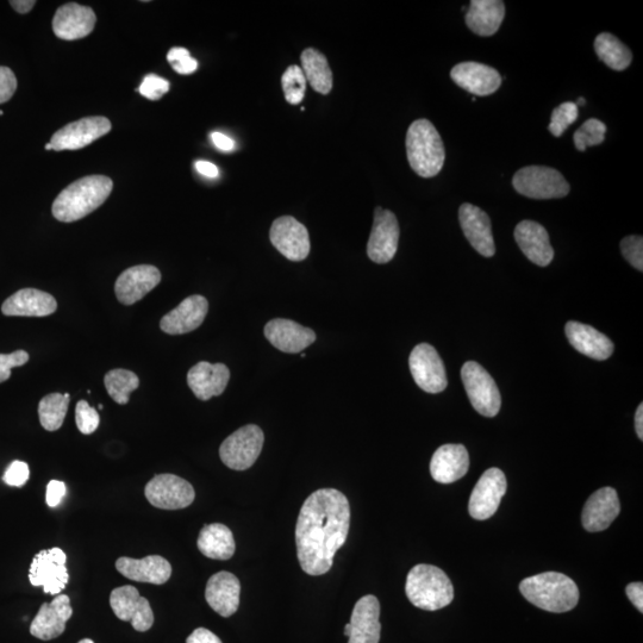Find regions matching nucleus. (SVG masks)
<instances>
[{
    "mask_svg": "<svg viewBox=\"0 0 643 643\" xmlns=\"http://www.w3.org/2000/svg\"><path fill=\"white\" fill-rule=\"evenodd\" d=\"M351 527L348 498L335 489L317 490L307 498L296 527L297 557L302 570L322 576L333 567Z\"/></svg>",
    "mask_w": 643,
    "mask_h": 643,
    "instance_id": "f257e3e1",
    "label": "nucleus"
},
{
    "mask_svg": "<svg viewBox=\"0 0 643 643\" xmlns=\"http://www.w3.org/2000/svg\"><path fill=\"white\" fill-rule=\"evenodd\" d=\"M114 189L109 177L89 176L74 181L56 197L52 212L56 220L71 223L90 215L103 205Z\"/></svg>",
    "mask_w": 643,
    "mask_h": 643,
    "instance_id": "f03ea898",
    "label": "nucleus"
},
{
    "mask_svg": "<svg viewBox=\"0 0 643 643\" xmlns=\"http://www.w3.org/2000/svg\"><path fill=\"white\" fill-rule=\"evenodd\" d=\"M520 591L528 602L549 613H567L577 607L579 590L563 573L546 572L522 580Z\"/></svg>",
    "mask_w": 643,
    "mask_h": 643,
    "instance_id": "7ed1b4c3",
    "label": "nucleus"
},
{
    "mask_svg": "<svg viewBox=\"0 0 643 643\" xmlns=\"http://www.w3.org/2000/svg\"><path fill=\"white\" fill-rule=\"evenodd\" d=\"M409 164L418 176L433 178L445 164V146L439 131L428 120H417L411 124L407 134Z\"/></svg>",
    "mask_w": 643,
    "mask_h": 643,
    "instance_id": "20e7f679",
    "label": "nucleus"
},
{
    "mask_svg": "<svg viewBox=\"0 0 643 643\" xmlns=\"http://www.w3.org/2000/svg\"><path fill=\"white\" fill-rule=\"evenodd\" d=\"M405 592L416 608L436 611L448 607L454 588L447 574L433 565H417L408 574Z\"/></svg>",
    "mask_w": 643,
    "mask_h": 643,
    "instance_id": "39448f33",
    "label": "nucleus"
},
{
    "mask_svg": "<svg viewBox=\"0 0 643 643\" xmlns=\"http://www.w3.org/2000/svg\"><path fill=\"white\" fill-rule=\"evenodd\" d=\"M513 185L522 196L533 199L564 198L571 190L563 174L546 166L521 168L514 176Z\"/></svg>",
    "mask_w": 643,
    "mask_h": 643,
    "instance_id": "423d86ee",
    "label": "nucleus"
},
{
    "mask_svg": "<svg viewBox=\"0 0 643 643\" xmlns=\"http://www.w3.org/2000/svg\"><path fill=\"white\" fill-rule=\"evenodd\" d=\"M461 379L472 407L485 417L497 416L502 407V397L490 373L478 362L468 361L461 368Z\"/></svg>",
    "mask_w": 643,
    "mask_h": 643,
    "instance_id": "0eeeda50",
    "label": "nucleus"
},
{
    "mask_svg": "<svg viewBox=\"0 0 643 643\" xmlns=\"http://www.w3.org/2000/svg\"><path fill=\"white\" fill-rule=\"evenodd\" d=\"M264 442L261 428L254 424L242 427L223 441L220 448L222 463L232 470L246 471L258 460Z\"/></svg>",
    "mask_w": 643,
    "mask_h": 643,
    "instance_id": "6e6552de",
    "label": "nucleus"
},
{
    "mask_svg": "<svg viewBox=\"0 0 643 643\" xmlns=\"http://www.w3.org/2000/svg\"><path fill=\"white\" fill-rule=\"evenodd\" d=\"M66 561L67 555L58 547L37 553L30 565V584L41 586L47 595H60L70 580Z\"/></svg>",
    "mask_w": 643,
    "mask_h": 643,
    "instance_id": "1a4fd4ad",
    "label": "nucleus"
},
{
    "mask_svg": "<svg viewBox=\"0 0 643 643\" xmlns=\"http://www.w3.org/2000/svg\"><path fill=\"white\" fill-rule=\"evenodd\" d=\"M145 495L153 507L162 510H180L190 507L196 492L185 479L174 474H158L146 485Z\"/></svg>",
    "mask_w": 643,
    "mask_h": 643,
    "instance_id": "9d476101",
    "label": "nucleus"
},
{
    "mask_svg": "<svg viewBox=\"0 0 643 643\" xmlns=\"http://www.w3.org/2000/svg\"><path fill=\"white\" fill-rule=\"evenodd\" d=\"M409 366L415 383L423 391L440 393L446 390V367L433 346L428 343L416 346L410 354Z\"/></svg>",
    "mask_w": 643,
    "mask_h": 643,
    "instance_id": "9b49d317",
    "label": "nucleus"
},
{
    "mask_svg": "<svg viewBox=\"0 0 643 643\" xmlns=\"http://www.w3.org/2000/svg\"><path fill=\"white\" fill-rule=\"evenodd\" d=\"M111 127V122L105 117L81 118L56 131L49 143L56 152L78 151L109 134Z\"/></svg>",
    "mask_w": 643,
    "mask_h": 643,
    "instance_id": "f8f14e48",
    "label": "nucleus"
},
{
    "mask_svg": "<svg viewBox=\"0 0 643 643\" xmlns=\"http://www.w3.org/2000/svg\"><path fill=\"white\" fill-rule=\"evenodd\" d=\"M507 489L505 474L499 468H490L474 486L468 503L470 515L478 521L489 520L497 513Z\"/></svg>",
    "mask_w": 643,
    "mask_h": 643,
    "instance_id": "ddd939ff",
    "label": "nucleus"
},
{
    "mask_svg": "<svg viewBox=\"0 0 643 643\" xmlns=\"http://www.w3.org/2000/svg\"><path fill=\"white\" fill-rule=\"evenodd\" d=\"M110 605L117 618L130 622L136 632L145 633L153 627L154 613L148 599L139 590L124 585L111 592Z\"/></svg>",
    "mask_w": 643,
    "mask_h": 643,
    "instance_id": "4468645a",
    "label": "nucleus"
},
{
    "mask_svg": "<svg viewBox=\"0 0 643 643\" xmlns=\"http://www.w3.org/2000/svg\"><path fill=\"white\" fill-rule=\"evenodd\" d=\"M399 242V224L397 217L390 210L383 208L374 212L373 228L367 243V255L376 264H387L397 253Z\"/></svg>",
    "mask_w": 643,
    "mask_h": 643,
    "instance_id": "2eb2a0df",
    "label": "nucleus"
},
{
    "mask_svg": "<svg viewBox=\"0 0 643 643\" xmlns=\"http://www.w3.org/2000/svg\"><path fill=\"white\" fill-rule=\"evenodd\" d=\"M270 239L274 248L286 259L303 261L310 253L308 229L291 216L279 217L271 227Z\"/></svg>",
    "mask_w": 643,
    "mask_h": 643,
    "instance_id": "dca6fc26",
    "label": "nucleus"
},
{
    "mask_svg": "<svg viewBox=\"0 0 643 643\" xmlns=\"http://www.w3.org/2000/svg\"><path fill=\"white\" fill-rule=\"evenodd\" d=\"M96 22L95 11L89 6L68 3L56 11L53 31L61 40L76 41L89 36L95 29Z\"/></svg>",
    "mask_w": 643,
    "mask_h": 643,
    "instance_id": "f3484780",
    "label": "nucleus"
},
{
    "mask_svg": "<svg viewBox=\"0 0 643 643\" xmlns=\"http://www.w3.org/2000/svg\"><path fill=\"white\" fill-rule=\"evenodd\" d=\"M160 282L161 273L155 266L130 267L117 279L116 297L124 305H133L145 298Z\"/></svg>",
    "mask_w": 643,
    "mask_h": 643,
    "instance_id": "a211bd4d",
    "label": "nucleus"
},
{
    "mask_svg": "<svg viewBox=\"0 0 643 643\" xmlns=\"http://www.w3.org/2000/svg\"><path fill=\"white\" fill-rule=\"evenodd\" d=\"M73 616L70 597L59 595L52 603H43L30 626L36 639L49 641L65 633L66 623Z\"/></svg>",
    "mask_w": 643,
    "mask_h": 643,
    "instance_id": "6ab92c4d",
    "label": "nucleus"
},
{
    "mask_svg": "<svg viewBox=\"0 0 643 643\" xmlns=\"http://www.w3.org/2000/svg\"><path fill=\"white\" fill-rule=\"evenodd\" d=\"M459 220L472 247L483 257L492 258L496 253V245L489 215L478 206L465 203L460 206Z\"/></svg>",
    "mask_w": 643,
    "mask_h": 643,
    "instance_id": "aec40b11",
    "label": "nucleus"
},
{
    "mask_svg": "<svg viewBox=\"0 0 643 643\" xmlns=\"http://www.w3.org/2000/svg\"><path fill=\"white\" fill-rule=\"evenodd\" d=\"M454 83L474 96L485 97L502 85L501 74L495 68L479 62H461L451 72Z\"/></svg>",
    "mask_w": 643,
    "mask_h": 643,
    "instance_id": "412c9836",
    "label": "nucleus"
},
{
    "mask_svg": "<svg viewBox=\"0 0 643 643\" xmlns=\"http://www.w3.org/2000/svg\"><path fill=\"white\" fill-rule=\"evenodd\" d=\"M208 310V299L199 295L191 296L161 318L160 328L170 335L191 333L202 326Z\"/></svg>",
    "mask_w": 643,
    "mask_h": 643,
    "instance_id": "4be33fe9",
    "label": "nucleus"
},
{
    "mask_svg": "<svg viewBox=\"0 0 643 643\" xmlns=\"http://www.w3.org/2000/svg\"><path fill=\"white\" fill-rule=\"evenodd\" d=\"M264 333L271 345L284 353H301L316 341L314 330L285 318L268 322Z\"/></svg>",
    "mask_w": 643,
    "mask_h": 643,
    "instance_id": "5701e85b",
    "label": "nucleus"
},
{
    "mask_svg": "<svg viewBox=\"0 0 643 643\" xmlns=\"http://www.w3.org/2000/svg\"><path fill=\"white\" fill-rule=\"evenodd\" d=\"M621 505L613 488H603L590 496L583 509V526L590 533L603 532L620 515Z\"/></svg>",
    "mask_w": 643,
    "mask_h": 643,
    "instance_id": "b1692460",
    "label": "nucleus"
},
{
    "mask_svg": "<svg viewBox=\"0 0 643 643\" xmlns=\"http://www.w3.org/2000/svg\"><path fill=\"white\" fill-rule=\"evenodd\" d=\"M241 583L233 573L214 574L206 584L205 599L211 609L222 617L233 616L240 605Z\"/></svg>",
    "mask_w": 643,
    "mask_h": 643,
    "instance_id": "393cba45",
    "label": "nucleus"
},
{
    "mask_svg": "<svg viewBox=\"0 0 643 643\" xmlns=\"http://www.w3.org/2000/svg\"><path fill=\"white\" fill-rule=\"evenodd\" d=\"M230 379L229 368L224 364L201 361L187 373V384L198 399L209 401L226 391Z\"/></svg>",
    "mask_w": 643,
    "mask_h": 643,
    "instance_id": "a878e982",
    "label": "nucleus"
},
{
    "mask_svg": "<svg viewBox=\"0 0 643 643\" xmlns=\"http://www.w3.org/2000/svg\"><path fill=\"white\" fill-rule=\"evenodd\" d=\"M380 604L376 596L368 595L355 604L351 617L348 643H379L382 624L379 622Z\"/></svg>",
    "mask_w": 643,
    "mask_h": 643,
    "instance_id": "bb28decb",
    "label": "nucleus"
},
{
    "mask_svg": "<svg viewBox=\"0 0 643 643\" xmlns=\"http://www.w3.org/2000/svg\"><path fill=\"white\" fill-rule=\"evenodd\" d=\"M116 568L122 576L137 583L162 585L172 576L171 564L160 555H148L143 559L123 557L116 561Z\"/></svg>",
    "mask_w": 643,
    "mask_h": 643,
    "instance_id": "cd10ccee",
    "label": "nucleus"
},
{
    "mask_svg": "<svg viewBox=\"0 0 643 643\" xmlns=\"http://www.w3.org/2000/svg\"><path fill=\"white\" fill-rule=\"evenodd\" d=\"M515 240L526 257L535 265L546 267L554 259V249L547 230L534 221L517 224Z\"/></svg>",
    "mask_w": 643,
    "mask_h": 643,
    "instance_id": "c85d7f7f",
    "label": "nucleus"
},
{
    "mask_svg": "<svg viewBox=\"0 0 643 643\" xmlns=\"http://www.w3.org/2000/svg\"><path fill=\"white\" fill-rule=\"evenodd\" d=\"M470 468V457L463 445H443L430 461V473L435 482L452 484L464 478Z\"/></svg>",
    "mask_w": 643,
    "mask_h": 643,
    "instance_id": "c756f323",
    "label": "nucleus"
},
{
    "mask_svg": "<svg viewBox=\"0 0 643 643\" xmlns=\"http://www.w3.org/2000/svg\"><path fill=\"white\" fill-rule=\"evenodd\" d=\"M568 341L579 353L591 359L604 361L614 353V343L607 335L579 322H568L565 327Z\"/></svg>",
    "mask_w": 643,
    "mask_h": 643,
    "instance_id": "7c9ffc66",
    "label": "nucleus"
},
{
    "mask_svg": "<svg viewBox=\"0 0 643 643\" xmlns=\"http://www.w3.org/2000/svg\"><path fill=\"white\" fill-rule=\"evenodd\" d=\"M56 309H58V303L49 293L36 289H23L6 299L2 312L5 316L46 317L54 314Z\"/></svg>",
    "mask_w": 643,
    "mask_h": 643,
    "instance_id": "2f4dec72",
    "label": "nucleus"
},
{
    "mask_svg": "<svg viewBox=\"0 0 643 643\" xmlns=\"http://www.w3.org/2000/svg\"><path fill=\"white\" fill-rule=\"evenodd\" d=\"M505 17L502 0H472L466 14V24L474 34L492 36L501 28Z\"/></svg>",
    "mask_w": 643,
    "mask_h": 643,
    "instance_id": "473e14b6",
    "label": "nucleus"
},
{
    "mask_svg": "<svg viewBox=\"0 0 643 643\" xmlns=\"http://www.w3.org/2000/svg\"><path fill=\"white\" fill-rule=\"evenodd\" d=\"M197 546L206 558L229 560L235 554V540L232 530L221 523L204 526L199 533Z\"/></svg>",
    "mask_w": 643,
    "mask_h": 643,
    "instance_id": "72a5a7b5",
    "label": "nucleus"
},
{
    "mask_svg": "<svg viewBox=\"0 0 643 643\" xmlns=\"http://www.w3.org/2000/svg\"><path fill=\"white\" fill-rule=\"evenodd\" d=\"M301 60L307 83L321 95H328L333 89V72L326 56L314 48H308L302 53Z\"/></svg>",
    "mask_w": 643,
    "mask_h": 643,
    "instance_id": "f704fd0d",
    "label": "nucleus"
},
{
    "mask_svg": "<svg viewBox=\"0 0 643 643\" xmlns=\"http://www.w3.org/2000/svg\"><path fill=\"white\" fill-rule=\"evenodd\" d=\"M598 58L614 71H624L632 64L633 54L616 36L599 34L595 41Z\"/></svg>",
    "mask_w": 643,
    "mask_h": 643,
    "instance_id": "c9c22d12",
    "label": "nucleus"
},
{
    "mask_svg": "<svg viewBox=\"0 0 643 643\" xmlns=\"http://www.w3.org/2000/svg\"><path fill=\"white\" fill-rule=\"evenodd\" d=\"M70 395L65 393H52L41 399L39 404V417L41 426L47 430V432H56L64 424L68 405H70Z\"/></svg>",
    "mask_w": 643,
    "mask_h": 643,
    "instance_id": "e433bc0d",
    "label": "nucleus"
},
{
    "mask_svg": "<svg viewBox=\"0 0 643 643\" xmlns=\"http://www.w3.org/2000/svg\"><path fill=\"white\" fill-rule=\"evenodd\" d=\"M104 384L117 404L126 405L130 401L131 392L139 389L140 379L134 372L117 368L106 373Z\"/></svg>",
    "mask_w": 643,
    "mask_h": 643,
    "instance_id": "4c0bfd02",
    "label": "nucleus"
},
{
    "mask_svg": "<svg viewBox=\"0 0 643 643\" xmlns=\"http://www.w3.org/2000/svg\"><path fill=\"white\" fill-rule=\"evenodd\" d=\"M282 86L287 103L297 105L301 103L307 91V79L302 68L292 65L284 72Z\"/></svg>",
    "mask_w": 643,
    "mask_h": 643,
    "instance_id": "58836bf2",
    "label": "nucleus"
},
{
    "mask_svg": "<svg viewBox=\"0 0 643 643\" xmlns=\"http://www.w3.org/2000/svg\"><path fill=\"white\" fill-rule=\"evenodd\" d=\"M605 133V124L596 118H590L574 133V145L579 152H585L588 147L601 145L605 140Z\"/></svg>",
    "mask_w": 643,
    "mask_h": 643,
    "instance_id": "ea45409f",
    "label": "nucleus"
},
{
    "mask_svg": "<svg viewBox=\"0 0 643 643\" xmlns=\"http://www.w3.org/2000/svg\"><path fill=\"white\" fill-rule=\"evenodd\" d=\"M579 115L578 106L576 103L567 102L558 106L553 110L551 124H549V131L555 137L563 135L568 127L577 121Z\"/></svg>",
    "mask_w": 643,
    "mask_h": 643,
    "instance_id": "a19ab883",
    "label": "nucleus"
},
{
    "mask_svg": "<svg viewBox=\"0 0 643 643\" xmlns=\"http://www.w3.org/2000/svg\"><path fill=\"white\" fill-rule=\"evenodd\" d=\"M76 423L81 434L91 435L98 429L101 417L89 403L80 401L76 407Z\"/></svg>",
    "mask_w": 643,
    "mask_h": 643,
    "instance_id": "79ce46f5",
    "label": "nucleus"
},
{
    "mask_svg": "<svg viewBox=\"0 0 643 643\" xmlns=\"http://www.w3.org/2000/svg\"><path fill=\"white\" fill-rule=\"evenodd\" d=\"M621 251L624 259L636 270L643 271V239L642 236L633 235L624 237L621 242Z\"/></svg>",
    "mask_w": 643,
    "mask_h": 643,
    "instance_id": "37998d69",
    "label": "nucleus"
},
{
    "mask_svg": "<svg viewBox=\"0 0 643 643\" xmlns=\"http://www.w3.org/2000/svg\"><path fill=\"white\" fill-rule=\"evenodd\" d=\"M167 60L173 70L183 74V76L195 73L198 68V61L193 59L190 52L185 48H172L167 54Z\"/></svg>",
    "mask_w": 643,
    "mask_h": 643,
    "instance_id": "c03bdc74",
    "label": "nucleus"
},
{
    "mask_svg": "<svg viewBox=\"0 0 643 643\" xmlns=\"http://www.w3.org/2000/svg\"><path fill=\"white\" fill-rule=\"evenodd\" d=\"M168 91H170V83L156 74H149L139 87L141 95L151 101H159Z\"/></svg>",
    "mask_w": 643,
    "mask_h": 643,
    "instance_id": "a18cd8bd",
    "label": "nucleus"
},
{
    "mask_svg": "<svg viewBox=\"0 0 643 643\" xmlns=\"http://www.w3.org/2000/svg\"><path fill=\"white\" fill-rule=\"evenodd\" d=\"M28 361L29 354L26 351L0 354V384L10 379L12 368L26 365Z\"/></svg>",
    "mask_w": 643,
    "mask_h": 643,
    "instance_id": "49530a36",
    "label": "nucleus"
},
{
    "mask_svg": "<svg viewBox=\"0 0 643 643\" xmlns=\"http://www.w3.org/2000/svg\"><path fill=\"white\" fill-rule=\"evenodd\" d=\"M30 477L29 466L23 461H14L9 467L8 470L4 473V482L9 486H16V488H22L26 484Z\"/></svg>",
    "mask_w": 643,
    "mask_h": 643,
    "instance_id": "de8ad7c7",
    "label": "nucleus"
},
{
    "mask_svg": "<svg viewBox=\"0 0 643 643\" xmlns=\"http://www.w3.org/2000/svg\"><path fill=\"white\" fill-rule=\"evenodd\" d=\"M17 90L15 73L9 67L0 66V104L9 102Z\"/></svg>",
    "mask_w": 643,
    "mask_h": 643,
    "instance_id": "09e8293b",
    "label": "nucleus"
},
{
    "mask_svg": "<svg viewBox=\"0 0 643 643\" xmlns=\"http://www.w3.org/2000/svg\"><path fill=\"white\" fill-rule=\"evenodd\" d=\"M66 495V485L59 480H52L47 486L46 501L48 507L55 508Z\"/></svg>",
    "mask_w": 643,
    "mask_h": 643,
    "instance_id": "8fccbe9b",
    "label": "nucleus"
},
{
    "mask_svg": "<svg viewBox=\"0 0 643 643\" xmlns=\"http://www.w3.org/2000/svg\"><path fill=\"white\" fill-rule=\"evenodd\" d=\"M186 643H223L217 635L210 632L209 629L197 628L189 638H187Z\"/></svg>",
    "mask_w": 643,
    "mask_h": 643,
    "instance_id": "3c124183",
    "label": "nucleus"
},
{
    "mask_svg": "<svg viewBox=\"0 0 643 643\" xmlns=\"http://www.w3.org/2000/svg\"><path fill=\"white\" fill-rule=\"evenodd\" d=\"M627 596L635 605V608L643 613V584L636 582L629 584L626 589Z\"/></svg>",
    "mask_w": 643,
    "mask_h": 643,
    "instance_id": "603ef678",
    "label": "nucleus"
},
{
    "mask_svg": "<svg viewBox=\"0 0 643 643\" xmlns=\"http://www.w3.org/2000/svg\"><path fill=\"white\" fill-rule=\"evenodd\" d=\"M211 141L222 152H233L235 149V142L229 136L218 133V131L211 134Z\"/></svg>",
    "mask_w": 643,
    "mask_h": 643,
    "instance_id": "864d4df0",
    "label": "nucleus"
},
{
    "mask_svg": "<svg viewBox=\"0 0 643 643\" xmlns=\"http://www.w3.org/2000/svg\"><path fill=\"white\" fill-rule=\"evenodd\" d=\"M196 170L199 174H202V176L210 179H215L218 177V174H220L217 166L211 164V162L209 161L204 160L196 162Z\"/></svg>",
    "mask_w": 643,
    "mask_h": 643,
    "instance_id": "5fc2aeb1",
    "label": "nucleus"
},
{
    "mask_svg": "<svg viewBox=\"0 0 643 643\" xmlns=\"http://www.w3.org/2000/svg\"><path fill=\"white\" fill-rule=\"evenodd\" d=\"M10 4L12 9L16 10L18 14L24 15L33 10L36 2H34V0H15V2L12 0Z\"/></svg>",
    "mask_w": 643,
    "mask_h": 643,
    "instance_id": "6e6d98bb",
    "label": "nucleus"
},
{
    "mask_svg": "<svg viewBox=\"0 0 643 643\" xmlns=\"http://www.w3.org/2000/svg\"><path fill=\"white\" fill-rule=\"evenodd\" d=\"M635 429H636V434H638L639 439L642 441L643 440V404L642 403L639 405L638 410H636Z\"/></svg>",
    "mask_w": 643,
    "mask_h": 643,
    "instance_id": "4d7b16f0",
    "label": "nucleus"
},
{
    "mask_svg": "<svg viewBox=\"0 0 643 643\" xmlns=\"http://www.w3.org/2000/svg\"><path fill=\"white\" fill-rule=\"evenodd\" d=\"M349 634H351V624L348 623L345 627V635L349 638Z\"/></svg>",
    "mask_w": 643,
    "mask_h": 643,
    "instance_id": "13d9d810",
    "label": "nucleus"
},
{
    "mask_svg": "<svg viewBox=\"0 0 643 643\" xmlns=\"http://www.w3.org/2000/svg\"><path fill=\"white\" fill-rule=\"evenodd\" d=\"M585 104H586L585 99H584V98H579V99H578V103H577L576 105H577V106H578V105H583V106H584Z\"/></svg>",
    "mask_w": 643,
    "mask_h": 643,
    "instance_id": "bf43d9fd",
    "label": "nucleus"
},
{
    "mask_svg": "<svg viewBox=\"0 0 643 643\" xmlns=\"http://www.w3.org/2000/svg\"><path fill=\"white\" fill-rule=\"evenodd\" d=\"M78 643H95V642H93L91 639H84L79 641Z\"/></svg>",
    "mask_w": 643,
    "mask_h": 643,
    "instance_id": "052dcab7",
    "label": "nucleus"
},
{
    "mask_svg": "<svg viewBox=\"0 0 643 643\" xmlns=\"http://www.w3.org/2000/svg\"><path fill=\"white\" fill-rule=\"evenodd\" d=\"M46 149H47V151H52L53 147H52L51 143H48V145L46 146Z\"/></svg>",
    "mask_w": 643,
    "mask_h": 643,
    "instance_id": "680f3d73",
    "label": "nucleus"
}]
</instances>
